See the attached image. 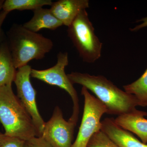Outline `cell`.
Instances as JSON below:
<instances>
[{
    "mask_svg": "<svg viewBox=\"0 0 147 147\" xmlns=\"http://www.w3.org/2000/svg\"><path fill=\"white\" fill-rule=\"evenodd\" d=\"M72 84L82 85L93 93L105 105L107 114L120 116L137 113V99L133 95L119 88L102 75L72 72L67 74Z\"/></svg>",
    "mask_w": 147,
    "mask_h": 147,
    "instance_id": "cell-1",
    "label": "cell"
},
{
    "mask_svg": "<svg viewBox=\"0 0 147 147\" xmlns=\"http://www.w3.org/2000/svg\"><path fill=\"white\" fill-rule=\"evenodd\" d=\"M0 121L6 136L26 142L39 137L31 117L13 93L12 85L0 88Z\"/></svg>",
    "mask_w": 147,
    "mask_h": 147,
    "instance_id": "cell-2",
    "label": "cell"
},
{
    "mask_svg": "<svg viewBox=\"0 0 147 147\" xmlns=\"http://www.w3.org/2000/svg\"><path fill=\"white\" fill-rule=\"evenodd\" d=\"M7 42L16 69L28 65L33 60H40L53 48V42L23 25H12L7 33Z\"/></svg>",
    "mask_w": 147,
    "mask_h": 147,
    "instance_id": "cell-3",
    "label": "cell"
},
{
    "mask_svg": "<svg viewBox=\"0 0 147 147\" xmlns=\"http://www.w3.org/2000/svg\"><path fill=\"white\" fill-rule=\"evenodd\" d=\"M67 34L82 60L94 63L101 57L102 43L96 34L86 9L79 13L68 27Z\"/></svg>",
    "mask_w": 147,
    "mask_h": 147,
    "instance_id": "cell-4",
    "label": "cell"
},
{
    "mask_svg": "<svg viewBox=\"0 0 147 147\" xmlns=\"http://www.w3.org/2000/svg\"><path fill=\"white\" fill-rule=\"evenodd\" d=\"M55 65L43 70L32 69L31 77L46 84L56 86L67 92L73 103V112L69 119L76 123L79 113V99L76 90L65 72V67L69 64L68 54L67 52H59Z\"/></svg>",
    "mask_w": 147,
    "mask_h": 147,
    "instance_id": "cell-5",
    "label": "cell"
},
{
    "mask_svg": "<svg viewBox=\"0 0 147 147\" xmlns=\"http://www.w3.org/2000/svg\"><path fill=\"white\" fill-rule=\"evenodd\" d=\"M81 93L84 96V113L77 137L71 147H87L92 135L100 130V119L107 113L106 107L88 90L82 87Z\"/></svg>",
    "mask_w": 147,
    "mask_h": 147,
    "instance_id": "cell-6",
    "label": "cell"
},
{
    "mask_svg": "<svg viewBox=\"0 0 147 147\" xmlns=\"http://www.w3.org/2000/svg\"><path fill=\"white\" fill-rule=\"evenodd\" d=\"M32 69L29 65L18 68L13 82L16 86L17 96L31 117L39 137H41L45 122L37 106L36 90L30 81Z\"/></svg>",
    "mask_w": 147,
    "mask_h": 147,
    "instance_id": "cell-7",
    "label": "cell"
},
{
    "mask_svg": "<svg viewBox=\"0 0 147 147\" xmlns=\"http://www.w3.org/2000/svg\"><path fill=\"white\" fill-rule=\"evenodd\" d=\"M76 123L66 121L59 107L55 108L53 115L45 123L41 137L53 147H71Z\"/></svg>",
    "mask_w": 147,
    "mask_h": 147,
    "instance_id": "cell-8",
    "label": "cell"
},
{
    "mask_svg": "<svg viewBox=\"0 0 147 147\" xmlns=\"http://www.w3.org/2000/svg\"><path fill=\"white\" fill-rule=\"evenodd\" d=\"M89 7L88 0H59L53 2L50 9L63 25L68 27L81 11Z\"/></svg>",
    "mask_w": 147,
    "mask_h": 147,
    "instance_id": "cell-9",
    "label": "cell"
},
{
    "mask_svg": "<svg viewBox=\"0 0 147 147\" xmlns=\"http://www.w3.org/2000/svg\"><path fill=\"white\" fill-rule=\"evenodd\" d=\"M100 130L119 147H147L131 133L121 127L113 118H106L101 121Z\"/></svg>",
    "mask_w": 147,
    "mask_h": 147,
    "instance_id": "cell-10",
    "label": "cell"
},
{
    "mask_svg": "<svg viewBox=\"0 0 147 147\" xmlns=\"http://www.w3.org/2000/svg\"><path fill=\"white\" fill-rule=\"evenodd\" d=\"M147 113L139 111L136 113L125 114L114 119L116 123L125 130L133 132L142 140V143H147V119L144 116Z\"/></svg>",
    "mask_w": 147,
    "mask_h": 147,
    "instance_id": "cell-11",
    "label": "cell"
},
{
    "mask_svg": "<svg viewBox=\"0 0 147 147\" xmlns=\"http://www.w3.org/2000/svg\"><path fill=\"white\" fill-rule=\"evenodd\" d=\"M33 13L31 19L23 25L31 31L37 33L43 29L54 30L63 26L53 15L50 9L40 7L34 11Z\"/></svg>",
    "mask_w": 147,
    "mask_h": 147,
    "instance_id": "cell-12",
    "label": "cell"
},
{
    "mask_svg": "<svg viewBox=\"0 0 147 147\" xmlns=\"http://www.w3.org/2000/svg\"><path fill=\"white\" fill-rule=\"evenodd\" d=\"M16 69L5 39L0 46V88L12 85L16 76Z\"/></svg>",
    "mask_w": 147,
    "mask_h": 147,
    "instance_id": "cell-13",
    "label": "cell"
},
{
    "mask_svg": "<svg viewBox=\"0 0 147 147\" xmlns=\"http://www.w3.org/2000/svg\"><path fill=\"white\" fill-rule=\"evenodd\" d=\"M53 3L52 0H6L3 4L2 10L8 13L15 10L34 11L44 6H51Z\"/></svg>",
    "mask_w": 147,
    "mask_h": 147,
    "instance_id": "cell-14",
    "label": "cell"
},
{
    "mask_svg": "<svg viewBox=\"0 0 147 147\" xmlns=\"http://www.w3.org/2000/svg\"><path fill=\"white\" fill-rule=\"evenodd\" d=\"M123 88L125 91L134 96L138 106L147 107V68L139 79Z\"/></svg>",
    "mask_w": 147,
    "mask_h": 147,
    "instance_id": "cell-15",
    "label": "cell"
},
{
    "mask_svg": "<svg viewBox=\"0 0 147 147\" xmlns=\"http://www.w3.org/2000/svg\"><path fill=\"white\" fill-rule=\"evenodd\" d=\"M87 147H119L101 130L96 132L90 139Z\"/></svg>",
    "mask_w": 147,
    "mask_h": 147,
    "instance_id": "cell-16",
    "label": "cell"
},
{
    "mask_svg": "<svg viewBox=\"0 0 147 147\" xmlns=\"http://www.w3.org/2000/svg\"><path fill=\"white\" fill-rule=\"evenodd\" d=\"M0 147H26V141L3 134L0 139Z\"/></svg>",
    "mask_w": 147,
    "mask_h": 147,
    "instance_id": "cell-17",
    "label": "cell"
},
{
    "mask_svg": "<svg viewBox=\"0 0 147 147\" xmlns=\"http://www.w3.org/2000/svg\"><path fill=\"white\" fill-rule=\"evenodd\" d=\"M26 147H53L42 137H34L26 142Z\"/></svg>",
    "mask_w": 147,
    "mask_h": 147,
    "instance_id": "cell-18",
    "label": "cell"
},
{
    "mask_svg": "<svg viewBox=\"0 0 147 147\" xmlns=\"http://www.w3.org/2000/svg\"><path fill=\"white\" fill-rule=\"evenodd\" d=\"M4 1V0H0V31L2 30L3 23L9 13L2 10L3 4Z\"/></svg>",
    "mask_w": 147,
    "mask_h": 147,
    "instance_id": "cell-19",
    "label": "cell"
},
{
    "mask_svg": "<svg viewBox=\"0 0 147 147\" xmlns=\"http://www.w3.org/2000/svg\"><path fill=\"white\" fill-rule=\"evenodd\" d=\"M137 22H141L142 23L140 25H138L130 29V30L131 32L137 31L143 28L147 27V17L142 18V19L138 20Z\"/></svg>",
    "mask_w": 147,
    "mask_h": 147,
    "instance_id": "cell-20",
    "label": "cell"
},
{
    "mask_svg": "<svg viewBox=\"0 0 147 147\" xmlns=\"http://www.w3.org/2000/svg\"><path fill=\"white\" fill-rule=\"evenodd\" d=\"M6 39L5 36L2 29L0 31V46L3 41Z\"/></svg>",
    "mask_w": 147,
    "mask_h": 147,
    "instance_id": "cell-21",
    "label": "cell"
},
{
    "mask_svg": "<svg viewBox=\"0 0 147 147\" xmlns=\"http://www.w3.org/2000/svg\"><path fill=\"white\" fill-rule=\"evenodd\" d=\"M3 134V133H1V132H0V139H1V137H2Z\"/></svg>",
    "mask_w": 147,
    "mask_h": 147,
    "instance_id": "cell-22",
    "label": "cell"
}]
</instances>
